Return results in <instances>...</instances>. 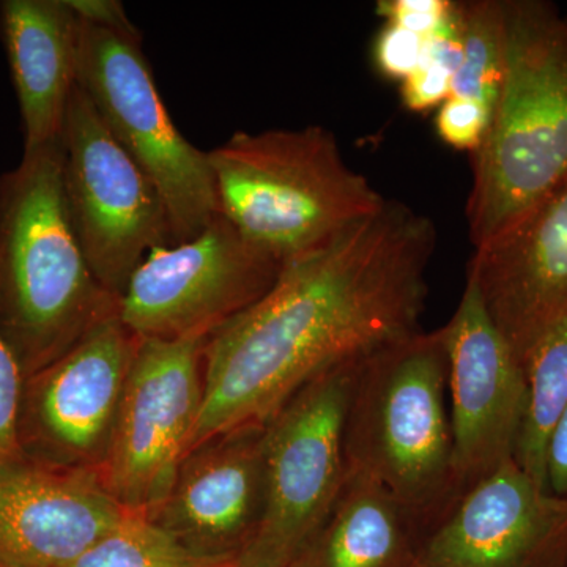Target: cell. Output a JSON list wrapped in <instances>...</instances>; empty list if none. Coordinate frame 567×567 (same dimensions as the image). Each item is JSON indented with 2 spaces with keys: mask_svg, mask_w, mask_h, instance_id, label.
Wrapping results in <instances>:
<instances>
[{
  "mask_svg": "<svg viewBox=\"0 0 567 567\" xmlns=\"http://www.w3.org/2000/svg\"><path fill=\"white\" fill-rule=\"evenodd\" d=\"M436 230L386 200L282 268L274 289L205 339L204 401L188 451L265 425L317 375L417 333Z\"/></svg>",
  "mask_w": 567,
  "mask_h": 567,
  "instance_id": "6da1fadb",
  "label": "cell"
},
{
  "mask_svg": "<svg viewBox=\"0 0 567 567\" xmlns=\"http://www.w3.org/2000/svg\"><path fill=\"white\" fill-rule=\"evenodd\" d=\"M121 298L99 282L66 210L61 144L0 175V333L29 379L73 349Z\"/></svg>",
  "mask_w": 567,
  "mask_h": 567,
  "instance_id": "7a4b0ae2",
  "label": "cell"
},
{
  "mask_svg": "<svg viewBox=\"0 0 567 567\" xmlns=\"http://www.w3.org/2000/svg\"><path fill=\"white\" fill-rule=\"evenodd\" d=\"M506 73L466 203L475 249L513 229L567 181V17L546 0H503Z\"/></svg>",
  "mask_w": 567,
  "mask_h": 567,
  "instance_id": "3957f363",
  "label": "cell"
},
{
  "mask_svg": "<svg viewBox=\"0 0 567 567\" xmlns=\"http://www.w3.org/2000/svg\"><path fill=\"white\" fill-rule=\"evenodd\" d=\"M208 163L219 215L282 267L386 203L322 126L237 132Z\"/></svg>",
  "mask_w": 567,
  "mask_h": 567,
  "instance_id": "277c9868",
  "label": "cell"
},
{
  "mask_svg": "<svg viewBox=\"0 0 567 567\" xmlns=\"http://www.w3.org/2000/svg\"><path fill=\"white\" fill-rule=\"evenodd\" d=\"M446 391L442 336L417 331L361 358L347 409V468L386 487L421 537L458 496Z\"/></svg>",
  "mask_w": 567,
  "mask_h": 567,
  "instance_id": "5b68a950",
  "label": "cell"
},
{
  "mask_svg": "<svg viewBox=\"0 0 567 567\" xmlns=\"http://www.w3.org/2000/svg\"><path fill=\"white\" fill-rule=\"evenodd\" d=\"M80 25L78 85L111 136L162 194L175 245L196 237L219 215L208 152L175 126L141 39Z\"/></svg>",
  "mask_w": 567,
  "mask_h": 567,
  "instance_id": "8992f818",
  "label": "cell"
},
{
  "mask_svg": "<svg viewBox=\"0 0 567 567\" xmlns=\"http://www.w3.org/2000/svg\"><path fill=\"white\" fill-rule=\"evenodd\" d=\"M361 358L317 375L265 424L264 517L238 561L289 567L330 513L347 476L346 416Z\"/></svg>",
  "mask_w": 567,
  "mask_h": 567,
  "instance_id": "52a82bcc",
  "label": "cell"
},
{
  "mask_svg": "<svg viewBox=\"0 0 567 567\" xmlns=\"http://www.w3.org/2000/svg\"><path fill=\"white\" fill-rule=\"evenodd\" d=\"M63 192L92 274L121 298L147 254L175 245L162 194L78 85L61 134Z\"/></svg>",
  "mask_w": 567,
  "mask_h": 567,
  "instance_id": "ba28073f",
  "label": "cell"
},
{
  "mask_svg": "<svg viewBox=\"0 0 567 567\" xmlns=\"http://www.w3.org/2000/svg\"><path fill=\"white\" fill-rule=\"evenodd\" d=\"M282 268L218 215L196 237L147 254L118 316L137 338L207 339L270 292Z\"/></svg>",
  "mask_w": 567,
  "mask_h": 567,
  "instance_id": "9c48e42d",
  "label": "cell"
},
{
  "mask_svg": "<svg viewBox=\"0 0 567 567\" xmlns=\"http://www.w3.org/2000/svg\"><path fill=\"white\" fill-rule=\"evenodd\" d=\"M204 344L140 338L99 473L126 513L151 517L173 487L203 409Z\"/></svg>",
  "mask_w": 567,
  "mask_h": 567,
  "instance_id": "30bf717a",
  "label": "cell"
},
{
  "mask_svg": "<svg viewBox=\"0 0 567 567\" xmlns=\"http://www.w3.org/2000/svg\"><path fill=\"white\" fill-rule=\"evenodd\" d=\"M137 346L114 316L24 380L20 432L29 461L99 476Z\"/></svg>",
  "mask_w": 567,
  "mask_h": 567,
  "instance_id": "8fae6325",
  "label": "cell"
},
{
  "mask_svg": "<svg viewBox=\"0 0 567 567\" xmlns=\"http://www.w3.org/2000/svg\"><path fill=\"white\" fill-rule=\"evenodd\" d=\"M447 360L454 476L458 495L514 458L527 412V380L473 279L440 328Z\"/></svg>",
  "mask_w": 567,
  "mask_h": 567,
  "instance_id": "7c38bea8",
  "label": "cell"
},
{
  "mask_svg": "<svg viewBox=\"0 0 567 567\" xmlns=\"http://www.w3.org/2000/svg\"><path fill=\"white\" fill-rule=\"evenodd\" d=\"M416 567H567V502L509 458L424 533Z\"/></svg>",
  "mask_w": 567,
  "mask_h": 567,
  "instance_id": "4fadbf2b",
  "label": "cell"
},
{
  "mask_svg": "<svg viewBox=\"0 0 567 567\" xmlns=\"http://www.w3.org/2000/svg\"><path fill=\"white\" fill-rule=\"evenodd\" d=\"M264 436L246 425L193 447L148 520L203 561L240 558L264 517Z\"/></svg>",
  "mask_w": 567,
  "mask_h": 567,
  "instance_id": "5bb4252c",
  "label": "cell"
},
{
  "mask_svg": "<svg viewBox=\"0 0 567 567\" xmlns=\"http://www.w3.org/2000/svg\"><path fill=\"white\" fill-rule=\"evenodd\" d=\"M126 514L93 473L29 461L0 480V567H66Z\"/></svg>",
  "mask_w": 567,
  "mask_h": 567,
  "instance_id": "9a60e30c",
  "label": "cell"
},
{
  "mask_svg": "<svg viewBox=\"0 0 567 567\" xmlns=\"http://www.w3.org/2000/svg\"><path fill=\"white\" fill-rule=\"evenodd\" d=\"M466 278L522 361L567 301V181L498 240L475 249Z\"/></svg>",
  "mask_w": 567,
  "mask_h": 567,
  "instance_id": "2e32d148",
  "label": "cell"
},
{
  "mask_svg": "<svg viewBox=\"0 0 567 567\" xmlns=\"http://www.w3.org/2000/svg\"><path fill=\"white\" fill-rule=\"evenodd\" d=\"M80 37L66 0L0 2V39L20 103L24 152L61 140L78 87Z\"/></svg>",
  "mask_w": 567,
  "mask_h": 567,
  "instance_id": "e0dca14e",
  "label": "cell"
},
{
  "mask_svg": "<svg viewBox=\"0 0 567 567\" xmlns=\"http://www.w3.org/2000/svg\"><path fill=\"white\" fill-rule=\"evenodd\" d=\"M420 540L386 487L347 468L333 507L289 567H416Z\"/></svg>",
  "mask_w": 567,
  "mask_h": 567,
  "instance_id": "ac0fdd59",
  "label": "cell"
},
{
  "mask_svg": "<svg viewBox=\"0 0 567 567\" xmlns=\"http://www.w3.org/2000/svg\"><path fill=\"white\" fill-rule=\"evenodd\" d=\"M520 364L528 398L514 461L546 488L548 435L567 406V301L540 328Z\"/></svg>",
  "mask_w": 567,
  "mask_h": 567,
  "instance_id": "d6986e66",
  "label": "cell"
},
{
  "mask_svg": "<svg viewBox=\"0 0 567 567\" xmlns=\"http://www.w3.org/2000/svg\"><path fill=\"white\" fill-rule=\"evenodd\" d=\"M464 51L450 96L483 106L494 114L506 73L503 0L462 2Z\"/></svg>",
  "mask_w": 567,
  "mask_h": 567,
  "instance_id": "ffe728a7",
  "label": "cell"
},
{
  "mask_svg": "<svg viewBox=\"0 0 567 567\" xmlns=\"http://www.w3.org/2000/svg\"><path fill=\"white\" fill-rule=\"evenodd\" d=\"M174 537L141 514L121 524L66 567H203Z\"/></svg>",
  "mask_w": 567,
  "mask_h": 567,
  "instance_id": "44dd1931",
  "label": "cell"
},
{
  "mask_svg": "<svg viewBox=\"0 0 567 567\" xmlns=\"http://www.w3.org/2000/svg\"><path fill=\"white\" fill-rule=\"evenodd\" d=\"M464 51L462 2L453 9L439 29L425 40L423 59L412 74L402 81L401 96L405 110H439L450 99L453 81Z\"/></svg>",
  "mask_w": 567,
  "mask_h": 567,
  "instance_id": "7402d4cb",
  "label": "cell"
},
{
  "mask_svg": "<svg viewBox=\"0 0 567 567\" xmlns=\"http://www.w3.org/2000/svg\"><path fill=\"white\" fill-rule=\"evenodd\" d=\"M22 390L20 364L0 333V480L29 462L20 432Z\"/></svg>",
  "mask_w": 567,
  "mask_h": 567,
  "instance_id": "603a6c76",
  "label": "cell"
},
{
  "mask_svg": "<svg viewBox=\"0 0 567 567\" xmlns=\"http://www.w3.org/2000/svg\"><path fill=\"white\" fill-rule=\"evenodd\" d=\"M492 117L494 114L480 104L450 96L436 110V134L450 147L473 155L486 141Z\"/></svg>",
  "mask_w": 567,
  "mask_h": 567,
  "instance_id": "cb8c5ba5",
  "label": "cell"
},
{
  "mask_svg": "<svg viewBox=\"0 0 567 567\" xmlns=\"http://www.w3.org/2000/svg\"><path fill=\"white\" fill-rule=\"evenodd\" d=\"M427 37L385 24L374 44L377 70L388 80L404 81L420 65Z\"/></svg>",
  "mask_w": 567,
  "mask_h": 567,
  "instance_id": "d4e9b609",
  "label": "cell"
},
{
  "mask_svg": "<svg viewBox=\"0 0 567 567\" xmlns=\"http://www.w3.org/2000/svg\"><path fill=\"white\" fill-rule=\"evenodd\" d=\"M453 6L451 0H380L377 13L386 24L429 37L439 29Z\"/></svg>",
  "mask_w": 567,
  "mask_h": 567,
  "instance_id": "484cf974",
  "label": "cell"
},
{
  "mask_svg": "<svg viewBox=\"0 0 567 567\" xmlns=\"http://www.w3.org/2000/svg\"><path fill=\"white\" fill-rule=\"evenodd\" d=\"M78 20L106 31L141 39L136 25L126 14L125 7L117 0H66Z\"/></svg>",
  "mask_w": 567,
  "mask_h": 567,
  "instance_id": "4316f807",
  "label": "cell"
},
{
  "mask_svg": "<svg viewBox=\"0 0 567 567\" xmlns=\"http://www.w3.org/2000/svg\"><path fill=\"white\" fill-rule=\"evenodd\" d=\"M544 475L547 491L567 502V406L548 435Z\"/></svg>",
  "mask_w": 567,
  "mask_h": 567,
  "instance_id": "83f0119b",
  "label": "cell"
},
{
  "mask_svg": "<svg viewBox=\"0 0 567 567\" xmlns=\"http://www.w3.org/2000/svg\"><path fill=\"white\" fill-rule=\"evenodd\" d=\"M203 567H251L245 565V563L238 561V559H227V561L207 563Z\"/></svg>",
  "mask_w": 567,
  "mask_h": 567,
  "instance_id": "f1b7e54d",
  "label": "cell"
}]
</instances>
